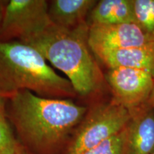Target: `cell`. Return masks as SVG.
<instances>
[{"instance_id": "obj_2", "label": "cell", "mask_w": 154, "mask_h": 154, "mask_svg": "<svg viewBox=\"0 0 154 154\" xmlns=\"http://www.w3.org/2000/svg\"><path fill=\"white\" fill-rule=\"evenodd\" d=\"M23 90L51 99L77 96L71 82L37 49L22 42L0 40V96L9 99Z\"/></svg>"}, {"instance_id": "obj_13", "label": "cell", "mask_w": 154, "mask_h": 154, "mask_svg": "<svg viewBox=\"0 0 154 154\" xmlns=\"http://www.w3.org/2000/svg\"><path fill=\"white\" fill-rule=\"evenodd\" d=\"M7 105V99L0 96V154H16L19 141L9 124Z\"/></svg>"}, {"instance_id": "obj_16", "label": "cell", "mask_w": 154, "mask_h": 154, "mask_svg": "<svg viewBox=\"0 0 154 154\" xmlns=\"http://www.w3.org/2000/svg\"><path fill=\"white\" fill-rule=\"evenodd\" d=\"M148 104H149L150 106H151L154 110V87H153V91H152L151 95L150 96L149 101H148Z\"/></svg>"}, {"instance_id": "obj_9", "label": "cell", "mask_w": 154, "mask_h": 154, "mask_svg": "<svg viewBox=\"0 0 154 154\" xmlns=\"http://www.w3.org/2000/svg\"><path fill=\"white\" fill-rule=\"evenodd\" d=\"M108 68L140 69L154 76V42L127 49L94 54Z\"/></svg>"}, {"instance_id": "obj_5", "label": "cell", "mask_w": 154, "mask_h": 154, "mask_svg": "<svg viewBox=\"0 0 154 154\" xmlns=\"http://www.w3.org/2000/svg\"><path fill=\"white\" fill-rule=\"evenodd\" d=\"M46 0H9L3 2L0 26L1 41L29 44L54 24L48 13Z\"/></svg>"}, {"instance_id": "obj_11", "label": "cell", "mask_w": 154, "mask_h": 154, "mask_svg": "<svg viewBox=\"0 0 154 154\" xmlns=\"http://www.w3.org/2000/svg\"><path fill=\"white\" fill-rule=\"evenodd\" d=\"M124 23H134V0H101L86 19L88 27Z\"/></svg>"}, {"instance_id": "obj_6", "label": "cell", "mask_w": 154, "mask_h": 154, "mask_svg": "<svg viewBox=\"0 0 154 154\" xmlns=\"http://www.w3.org/2000/svg\"><path fill=\"white\" fill-rule=\"evenodd\" d=\"M105 79L111 87L113 101L131 113L148 103L154 87V76L140 69H109Z\"/></svg>"}, {"instance_id": "obj_7", "label": "cell", "mask_w": 154, "mask_h": 154, "mask_svg": "<svg viewBox=\"0 0 154 154\" xmlns=\"http://www.w3.org/2000/svg\"><path fill=\"white\" fill-rule=\"evenodd\" d=\"M88 42L94 54L143 45L150 41L134 23L96 25L88 27Z\"/></svg>"}, {"instance_id": "obj_17", "label": "cell", "mask_w": 154, "mask_h": 154, "mask_svg": "<svg viewBox=\"0 0 154 154\" xmlns=\"http://www.w3.org/2000/svg\"><path fill=\"white\" fill-rule=\"evenodd\" d=\"M3 15V2L0 1V26L2 24V20Z\"/></svg>"}, {"instance_id": "obj_4", "label": "cell", "mask_w": 154, "mask_h": 154, "mask_svg": "<svg viewBox=\"0 0 154 154\" xmlns=\"http://www.w3.org/2000/svg\"><path fill=\"white\" fill-rule=\"evenodd\" d=\"M131 117L130 111L113 99L95 106L73 132L63 154H79L103 143L122 131Z\"/></svg>"}, {"instance_id": "obj_10", "label": "cell", "mask_w": 154, "mask_h": 154, "mask_svg": "<svg viewBox=\"0 0 154 154\" xmlns=\"http://www.w3.org/2000/svg\"><path fill=\"white\" fill-rule=\"evenodd\" d=\"M96 0H52L48 13L51 22L58 27L73 29L86 24Z\"/></svg>"}, {"instance_id": "obj_1", "label": "cell", "mask_w": 154, "mask_h": 154, "mask_svg": "<svg viewBox=\"0 0 154 154\" xmlns=\"http://www.w3.org/2000/svg\"><path fill=\"white\" fill-rule=\"evenodd\" d=\"M70 99H51L28 90L7 99V114L22 145L35 154H54L76 129L87 108Z\"/></svg>"}, {"instance_id": "obj_14", "label": "cell", "mask_w": 154, "mask_h": 154, "mask_svg": "<svg viewBox=\"0 0 154 154\" xmlns=\"http://www.w3.org/2000/svg\"><path fill=\"white\" fill-rule=\"evenodd\" d=\"M125 139L126 128L103 143L79 154H124Z\"/></svg>"}, {"instance_id": "obj_8", "label": "cell", "mask_w": 154, "mask_h": 154, "mask_svg": "<svg viewBox=\"0 0 154 154\" xmlns=\"http://www.w3.org/2000/svg\"><path fill=\"white\" fill-rule=\"evenodd\" d=\"M126 126L124 154L154 152V110L146 103L131 113Z\"/></svg>"}, {"instance_id": "obj_15", "label": "cell", "mask_w": 154, "mask_h": 154, "mask_svg": "<svg viewBox=\"0 0 154 154\" xmlns=\"http://www.w3.org/2000/svg\"><path fill=\"white\" fill-rule=\"evenodd\" d=\"M16 154H31V153L24 147V146L22 145V143H20V142L19 141L18 146H17Z\"/></svg>"}, {"instance_id": "obj_3", "label": "cell", "mask_w": 154, "mask_h": 154, "mask_svg": "<svg viewBox=\"0 0 154 154\" xmlns=\"http://www.w3.org/2000/svg\"><path fill=\"white\" fill-rule=\"evenodd\" d=\"M88 29L86 23L73 29L53 24L42 35L27 44L37 49L48 62L63 73L77 95L82 96L95 93L103 82L101 71L88 45Z\"/></svg>"}, {"instance_id": "obj_18", "label": "cell", "mask_w": 154, "mask_h": 154, "mask_svg": "<svg viewBox=\"0 0 154 154\" xmlns=\"http://www.w3.org/2000/svg\"><path fill=\"white\" fill-rule=\"evenodd\" d=\"M152 154H154V152H153V153H152Z\"/></svg>"}, {"instance_id": "obj_12", "label": "cell", "mask_w": 154, "mask_h": 154, "mask_svg": "<svg viewBox=\"0 0 154 154\" xmlns=\"http://www.w3.org/2000/svg\"><path fill=\"white\" fill-rule=\"evenodd\" d=\"M134 24L154 42V0H134Z\"/></svg>"}]
</instances>
